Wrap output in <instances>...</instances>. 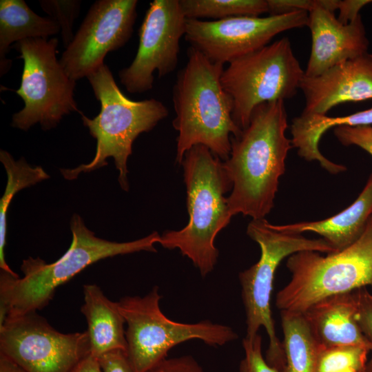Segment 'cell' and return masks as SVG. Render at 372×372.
<instances>
[{
  "label": "cell",
  "mask_w": 372,
  "mask_h": 372,
  "mask_svg": "<svg viewBox=\"0 0 372 372\" xmlns=\"http://www.w3.org/2000/svg\"><path fill=\"white\" fill-rule=\"evenodd\" d=\"M285 101L258 105L248 126L231 138L229 158L223 161L232 184L227 198L229 213L261 219L273 207L279 179L293 147Z\"/></svg>",
  "instance_id": "obj_1"
},
{
  "label": "cell",
  "mask_w": 372,
  "mask_h": 372,
  "mask_svg": "<svg viewBox=\"0 0 372 372\" xmlns=\"http://www.w3.org/2000/svg\"><path fill=\"white\" fill-rule=\"evenodd\" d=\"M70 227L71 245L55 262L46 263L39 257H29L21 265V278L1 270L0 325L6 318L42 309L52 299L57 287L100 260L141 251L156 252L154 245L159 243L161 238L153 231L130 242L107 240L96 236L77 214L72 216Z\"/></svg>",
  "instance_id": "obj_2"
},
{
  "label": "cell",
  "mask_w": 372,
  "mask_h": 372,
  "mask_svg": "<svg viewBox=\"0 0 372 372\" xmlns=\"http://www.w3.org/2000/svg\"><path fill=\"white\" fill-rule=\"evenodd\" d=\"M223 70V64L211 61L193 47L188 48L187 62L178 71L172 90L176 113L172 125L178 133L176 161L179 164L197 145L226 161L231 137L242 131L232 117L233 100L221 83Z\"/></svg>",
  "instance_id": "obj_3"
},
{
  "label": "cell",
  "mask_w": 372,
  "mask_h": 372,
  "mask_svg": "<svg viewBox=\"0 0 372 372\" xmlns=\"http://www.w3.org/2000/svg\"><path fill=\"white\" fill-rule=\"evenodd\" d=\"M180 165L189 221L180 230L165 231L159 244L165 249H179L205 277L214 270L219 256L215 238L232 217L225 197L232 184L223 161L204 145L189 149Z\"/></svg>",
  "instance_id": "obj_4"
},
{
  "label": "cell",
  "mask_w": 372,
  "mask_h": 372,
  "mask_svg": "<svg viewBox=\"0 0 372 372\" xmlns=\"http://www.w3.org/2000/svg\"><path fill=\"white\" fill-rule=\"evenodd\" d=\"M87 79L101 104L99 114L92 118L80 112L83 125L96 140L95 155L88 163L73 169H61V174L66 180H74L82 172H91L107 165V159L112 158L118 171L119 185L127 192V163L132 154V144L141 134L151 131L165 118L168 110L155 99L139 101L128 99L105 64Z\"/></svg>",
  "instance_id": "obj_5"
},
{
  "label": "cell",
  "mask_w": 372,
  "mask_h": 372,
  "mask_svg": "<svg viewBox=\"0 0 372 372\" xmlns=\"http://www.w3.org/2000/svg\"><path fill=\"white\" fill-rule=\"evenodd\" d=\"M289 282L276 299L280 311L302 313L317 302L372 286V216L361 237L346 249L321 256L302 251L289 256Z\"/></svg>",
  "instance_id": "obj_6"
},
{
  "label": "cell",
  "mask_w": 372,
  "mask_h": 372,
  "mask_svg": "<svg viewBox=\"0 0 372 372\" xmlns=\"http://www.w3.org/2000/svg\"><path fill=\"white\" fill-rule=\"evenodd\" d=\"M159 288L145 296H125L117 302L127 329V354L133 372H147L167 358L168 351L184 342L198 339L211 347H220L238 338L229 326L203 320L182 323L161 311Z\"/></svg>",
  "instance_id": "obj_7"
},
{
  "label": "cell",
  "mask_w": 372,
  "mask_h": 372,
  "mask_svg": "<svg viewBox=\"0 0 372 372\" xmlns=\"http://www.w3.org/2000/svg\"><path fill=\"white\" fill-rule=\"evenodd\" d=\"M247 235L260 248L259 260L240 272L239 280L246 316V336L252 338L264 327L269 344L266 361L271 365L280 363L284 358L282 344L276 335L271 310V296L277 267L281 261L302 251L331 254L335 249L323 238L309 239L301 234L277 231L265 218L253 219L247 228Z\"/></svg>",
  "instance_id": "obj_8"
},
{
  "label": "cell",
  "mask_w": 372,
  "mask_h": 372,
  "mask_svg": "<svg viewBox=\"0 0 372 372\" xmlns=\"http://www.w3.org/2000/svg\"><path fill=\"white\" fill-rule=\"evenodd\" d=\"M304 75L287 37L229 62L220 81L233 100L236 125L245 129L260 104L292 98Z\"/></svg>",
  "instance_id": "obj_9"
},
{
  "label": "cell",
  "mask_w": 372,
  "mask_h": 372,
  "mask_svg": "<svg viewBox=\"0 0 372 372\" xmlns=\"http://www.w3.org/2000/svg\"><path fill=\"white\" fill-rule=\"evenodd\" d=\"M58 44L56 37L35 38L12 46L23 61L20 87L15 92L24 107L12 115V127L28 131L39 123L47 131L56 127L63 116L74 112L80 114L74 95L76 81L56 59Z\"/></svg>",
  "instance_id": "obj_10"
},
{
  "label": "cell",
  "mask_w": 372,
  "mask_h": 372,
  "mask_svg": "<svg viewBox=\"0 0 372 372\" xmlns=\"http://www.w3.org/2000/svg\"><path fill=\"white\" fill-rule=\"evenodd\" d=\"M0 354L27 372H72L90 354V346L87 331L63 333L30 312L0 325Z\"/></svg>",
  "instance_id": "obj_11"
},
{
  "label": "cell",
  "mask_w": 372,
  "mask_h": 372,
  "mask_svg": "<svg viewBox=\"0 0 372 372\" xmlns=\"http://www.w3.org/2000/svg\"><path fill=\"white\" fill-rule=\"evenodd\" d=\"M307 21L308 12L303 10L217 21L187 19L184 38L209 60L224 65L266 46L282 32L307 26Z\"/></svg>",
  "instance_id": "obj_12"
},
{
  "label": "cell",
  "mask_w": 372,
  "mask_h": 372,
  "mask_svg": "<svg viewBox=\"0 0 372 372\" xmlns=\"http://www.w3.org/2000/svg\"><path fill=\"white\" fill-rule=\"evenodd\" d=\"M186 21L179 0L150 3L138 30L136 54L128 67L118 72L121 83L127 92H147L153 87L155 71L161 78L176 68Z\"/></svg>",
  "instance_id": "obj_13"
},
{
  "label": "cell",
  "mask_w": 372,
  "mask_h": 372,
  "mask_svg": "<svg viewBox=\"0 0 372 372\" xmlns=\"http://www.w3.org/2000/svg\"><path fill=\"white\" fill-rule=\"evenodd\" d=\"M136 0H98L90 6L59 63L76 81L104 65L107 53L124 46L132 37Z\"/></svg>",
  "instance_id": "obj_14"
},
{
  "label": "cell",
  "mask_w": 372,
  "mask_h": 372,
  "mask_svg": "<svg viewBox=\"0 0 372 372\" xmlns=\"http://www.w3.org/2000/svg\"><path fill=\"white\" fill-rule=\"evenodd\" d=\"M311 48L304 76L316 77L344 61L368 52L369 45L360 14L347 24L334 12L317 7L308 12Z\"/></svg>",
  "instance_id": "obj_15"
},
{
  "label": "cell",
  "mask_w": 372,
  "mask_h": 372,
  "mask_svg": "<svg viewBox=\"0 0 372 372\" xmlns=\"http://www.w3.org/2000/svg\"><path fill=\"white\" fill-rule=\"evenodd\" d=\"M300 89L304 113L327 114L339 104L372 99V54L344 61L316 77L304 75Z\"/></svg>",
  "instance_id": "obj_16"
},
{
  "label": "cell",
  "mask_w": 372,
  "mask_h": 372,
  "mask_svg": "<svg viewBox=\"0 0 372 372\" xmlns=\"http://www.w3.org/2000/svg\"><path fill=\"white\" fill-rule=\"evenodd\" d=\"M354 291L325 298L302 314L319 349L360 345L370 349L357 320Z\"/></svg>",
  "instance_id": "obj_17"
},
{
  "label": "cell",
  "mask_w": 372,
  "mask_h": 372,
  "mask_svg": "<svg viewBox=\"0 0 372 372\" xmlns=\"http://www.w3.org/2000/svg\"><path fill=\"white\" fill-rule=\"evenodd\" d=\"M372 216V173L355 201L341 212L324 220L277 225L278 231L301 234H318L336 251H342L358 240L364 232Z\"/></svg>",
  "instance_id": "obj_18"
},
{
  "label": "cell",
  "mask_w": 372,
  "mask_h": 372,
  "mask_svg": "<svg viewBox=\"0 0 372 372\" xmlns=\"http://www.w3.org/2000/svg\"><path fill=\"white\" fill-rule=\"evenodd\" d=\"M83 296L81 311L87 322L90 353L99 359L112 351L127 352L125 320L117 302L109 300L96 285H85Z\"/></svg>",
  "instance_id": "obj_19"
},
{
  "label": "cell",
  "mask_w": 372,
  "mask_h": 372,
  "mask_svg": "<svg viewBox=\"0 0 372 372\" xmlns=\"http://www.w3.org/2000/svg\"><path fill=\"white\" fill-rule=\"evenodd\" d=\"M338 126H372V106L347 116L335 117L302 112L293 119L291 125L292 146L298 149L300 157L309 161H318L332 174L344 172L346 167L330 161L319 149V142L323 134Z\"/></svg>",
  "instance_id": "obj_20"
},
{
  "label": "cell",
  "mask_w": 372,
  "mask_h": 372,
  "mask_svg": "<svg viewBox=\"0 0 372 372\" xmlns=\"http://www.w3.org/2000/svg\"><path fill=\"white\" fill-rule=\"evenodd\" d=\"M61 32L60 26L50 17L36 14L23 0L0 1V76L10 69L7 59L12 44L27 39L49 37Z\"/></svg>",
  "instance_id": "obj_21"
},
{
  "label": "cell",
  "mask_w": 372,
  "mask_h": 372,
  "mask_svg": "<svg viewBox=\"0 0 372 372\" xmlns=\"http://www.w3.org/2000/svg\"><path fill=\"white\" fill-rule=\"evenodd\" d=\"M283 363L280 372H318L319 347L302 313L281 311Z\"/></svg>",
  "instance_id": "obj_22"
},
{
  "label": "cell",
  "mask_w": 372,
  "mask_h": 372,
  "mask_svg": "<svg viewBox=\"0 0 372 372\" xmlns=\"http://www.w3.org/2000/svg\"><path fill=\"white\" fill-rule=\"evenodd\" d=\"M0 161L7 175L6 189L0 200V268L18 278L19 275L11 269L5 259L8 207L18 192L46 180L50 176L41 167L30 165L23 157L16 161L9 152L3 149L0 150Z\"/></svg>",
  "instance_id": "obj_23"
},
{
  "label": "cell",
  "mask_w": 372,
  "mask_h": 372,
  "mask_svg": "<svg viewBox=\"0 0 372 372\" xmlns=\"http://www.w3.org/2000/svg\"><path fill=\"white\" fill-rule=\"evenodd\" d=\"M186 19L221 20L269 12L267 0H179Z\"/></svg>",
  "instance_id": "obj_24"
},
{
  "label": "cell",
  "mask_w": 372,
  "mask_h": 372,
  "mask_svg": "<svg viewBox=\"0 0 372 372\" xmlns=\"http://www.w3.org/2000/svg\"><path fill=\"white\" fill-rule=\"evenodd\" d=\"M369 352V348L360 345L319 349L318 372H333L349 367L364 372Z\"/></svg>",
  "instance_id": "obj_25"
},
{
  "label": "cell",
  "mask_w": 372,
  "mask_h": 372,
  "mask_svg": "<svg viewBox=\"0 0 372 372\" xmlns=\"http://www.w3.org/2000/svg\"><path fill=\"white\" fill-rule=\"evenodd\" d=\"M41 9L60 26L64 48L72 42L73 24L78 17L81 1L79 0H40Z\"/></svg>",
  "instance_id": "obj_26"
},
{
  "label": "cell",
  "mask_w": 372,
  "mask_h": 372,
  "mask_svg": "<svg viewBox=\"0 0 372 372\" xmlns=\"http://www.w3.org/2000/svg\"><path fill=\"white\" fill-rule=\"evenodd\" d=\"M244 357L240 362L239 372H280L270 366L262 353V337L258 333L242 340Z\"/></svg>",
  "instance_id": "obj_27"
},
{
  "label": "cell",
  "mask_w": 372,
  "mask_h": 372,
  "mask_svg": "<svg viewBox=\"0 0 372 372\" xmlns=\"http://www.w3.org/2000/svg\"><path fill=\"white\" fill-rule=\"evenodd\" d=\"M354 292L357 300L356 320L371 344V357L364 372H372V293L366 287L358 289Z\"/></svg>",
  "instance_id": "obj_28"
},
{
  "label": "cell",
  "mask_w": 372,
  "mask_h": 372,
  "mask_svg": "<svg viewBox=\"0 0 372 372\" xmlns=\"http://www.w3.org/2000/svg\"><path fill=\"white\" fill-rule=\"evenodd\" d=\"M333 133L344 146H358L372 156V126H338Z\"/></svg>",
  "instance_id": "obj_29"
},
{
  "label": "cell",
  "mask_w": 372,
  "mask_h": 372,
  "mask_svg": "<svg viewBox=\"0 0 372 372\" xmlns=\"http://www.w3.org/2000/svg\"><path fill=\"white\" fill-rule=\"evenodd\" d=\"M147 372H204L192 355L167 358Z\"/></svg>",
  "instance_id": "obj_30"
},
{
  "label": "cell",
  "mask_w": 372,
  "mask_h": 372,
  "mask_svg": "<svg viewBox=\"0 0 372 372\" xmlns=\"http://www.w3.org/2000/svg\"><path fill=\"white\" fill-rule=\"evenodd\" d=\"M103 372H133L127 352L112 351L99 358Z\"/></svg>",
  "instance_id": "obj_31"
},
{
  "label": "cell",
  "mask_w": 372,
  "mask_h": 372,
  "mask_svg": "<svg viewBox=\"0 0 372 372\" xmlns=\"http://www.w3.org/2000/svg\"><path fill=\"white\" fill-rule=\"evenodd\" d=\"M372 0H344L339 1L340 11L338 19L343 24H347L358 17L359 12L364 6L371 3Z\"/></svg>",
  "instance_id": "obj_32"
},
{
  "label": "cell",
  "mask_w": 372,
  "mask_h": 372,
  "mask_svg": "<svg viewBox=\"0 0 372 372\" xmlns=\"http://www.w3.org/2000/svg\"><path fill=\"white\" fill-rule=\"evenodd\" d=\"M72 372H103L99 360L91 353L83 358Z\"/></svg>",
  "instance_id": "obj_33"
},
{
  "label": "cell",
  "mask_w": 372,
  "mask_h": 372,
  "mask_svg": "<svg viewBox=\"0 0 372 372\" xmlns=\"http://www.w3.org/2000/svg\"><path fill=\"white\" fill-rule=\"evenodd\" d=\"M0 372H27L7 357L0 354Z\"/></svg>",
  "instance_id": "obj_34"
},
{
  "label": "cell",
  "mask_w": 372,
  "mask_h": 372,
  "mask_svg": "<svg viewBox=\"0 0 372 372\" xmlns=\"http://www.w3.org/2000/svg\"><path fill=\"white\" fill-rule=\"evenodd\" d=\"M333 372H359V371L354 368L349 367V368L337 369Z\"/></svg>",
  "instance_id": "obj_35"
}]
</instances>
